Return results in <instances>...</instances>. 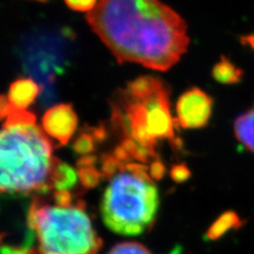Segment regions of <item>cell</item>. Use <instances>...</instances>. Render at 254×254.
Instances as JSON below:
<instances>
[{
  "label": "cell",
  "mask_w": 254,
  "mask_h": 254,
  "mask_svg": "<svg viewBox=\"0 0 254 254\" xmlns=\"http://www.w3.org/2000/svg\"><path fill=\"white\" fill-rule=\"evenodd\" d=\"M86 20L119 64L166 71L190 44L186 21L158 0H99Z\"/></svg>",
  "instance_id": "cell-1"
},
{
  "label": "cell",
  "mask_w": 254,
  "mask_h": 254,
  "mask_svg": "<svg viewBox=\"0 0 254 254\" xmlns=\"http://www.w3.org/2000/svg\"><path fill=\"white\" fill-rule=\"evenodd\" d=\"M35 122V116L27 110L13 109L5 118L0 134L2 193H46L53 189L58 158L52 155V143Z\"/></svg>",
  "instance_id": "cell-2"
},
{
  "label": "cell",
  "mask_w": 254,
  "mask_h": 254,
  "mask_svg": "<svg viewBox=\"0 0 254 254\" xmlns=\"http://www.w3.org/2000/svg\"><path fill=\"white\" fill-rule=\"evenodd\" d=\"M28 226L35 246L31 254H98L101 247L84 203L68 190H55L50 201L35 198Z\"/></svg>",
  "instance_id": "cell-3"
},
{
  "label": "cell",
  "mask_w": 254,
  "mask_h": 254,
  "mask_svg": "<svg viewBox=\"0 0 254 254\" xmlns=\"http://www.w3.org/2000/svg\"><path fill=\"white\" fill-rule=\"evenodd\" d=\"M159 202L157 187L146 166L122 163L103 194L102 218L118 234L139 235L152 227Z\"/></svg>",
  "instance_id": "cell-4"
},
{
  "label": "cell",
  "mask_w": 254,
  "mask_h": 254,
  "mask_svg": "<svg viewBox=\"0 0 254 254\" xmlns=\"http://www.w3.org/2000/svg\"><path fill=\"white\" fill-rule=\"evenodd\" d=\"M213 100L197 87L186 91L176 104L177 123L182 128H201L212 115Z\"/></svg>",
  "instance_id": "cell-5"
},
{
  "label": "cell",
  "mask_w": 254,
  "mask_h": 254,
  "mask_svg": "<svg viewBox=\"0 0 254 254\" xmlns=\"http://www.w3.org/2000/svg\"><path fill=\"white\" fill-rule=\"evenodd\" d=\"M77 116L71 104H58L48 109L43 117L45 132L57 140L62 146L66 145L77 127Z\"/></svg>",
  "instance_id": "cell-6"
},
{
  "label": "cell",
  "mask_w": 254,
  "mask_h": 254,
  "mask_svg": "<svg viewBox=\"0 0 254 254\" xmlns=\"http://www.w3.org/2000/svg\"><path fill=\"white\" fill-rule=\"evenodd\" d=\"M39 92H41V87L33 79L18 78L11 84L6 97L13 109L26 110L35 101Z\"/></svg>",
  "instance_id": "cell-7"
},
{
  "label": "cell",
  "mask_w": 254,
  "mask_h": 254,
  "mask_svg": "<svg viewBox=\"0 0 254 254\" xmlns=\"http://www.w3.org/2000/svg\"><path fill=\"white\" fill-rule=\"evenodd\" d=\"M234 132L238 142L254 154V108L236 118Z\"/></svg>",
  "instance_id": "cell-8"
},
{
  "label": "cell",
  "mask_w": 254,
  "mask_h": 254,
  "mask_svg": "<svg viewBox=\"0 0 254 254\" xmlns=\"http://www.w3.org/2000/svg\"><path fill=\"white\" fill-rule=\"evenodd\" d=\"M212 76L222 85H233L242 82L244 71L235 66L225 55H221L220 61L212 69Z\"/></svg>",
  "instance_id": "cell-9"
},
{
  "label": "cell",
  "mask_w": 254,
  "mask_h": 254,
  "mask_svg": "<svg viewBox=\"0 0 254 254\" xmlns=\"http://www.w3.org/2000/svg\"><path fill=\"white\" fill-rule=\"evenodd\" d=\"M76 172L70 165L64 163L60 159H58L52 178L53 189L57 190H68V189L73 188L76 185Z\"/></svg>",
  "instance_id": "cell-10"
},
{
  "label": "cell",
  "mask_w": 254,
  "mask_h": 254,
  "mask_svg": "<svg viewBox=\"0 0 254 254\" xmlns=\"http://www.w3.org/2000/svg\"><path fill=\"white\" fill-rule=\"evenodd\" d=\"M243 225L242 219L234 212H227L221 215L219 219L213 225L210 230L211 238L220 237L222 234L228 232L231 229H237Z\"/></svg>",
  "instance_id": "cell-11"
},
{
  "label": "cell",
  "mask_w": 254,
  "mask_h": 254,
  "mask_svg": "<svg viewBox=\"0 0 254 254\" xmlns=\"http://www.w3.org/2000/svg\"><path fill=\"white\" fill-rule=\"evenodd\" d=\"M95 142L94 138L92 137V134L88 132H82L79 136L75 139L73 143V149L76 154L86 156L89 153H92L95 149Z\"/></svg>",
  "instance_id": "cell-12"
},
{
  "label": "cell",
  "mask_w": 254,
  "mask_h": 254,
  "mask_svg": "<svg viewBox=\"0 0 254 254\" xmlns=\"http://www.w3.org/2000/svg\"><path fill=\"white\" fill-rule=\"evenodd\" d=\"M107 254H150L149 251L138 243L126 242L116 245Z\"/></svg>",
  "instance_id": "cell-13"
},
{
  "label": "cell",
  "mask_w": 254,
  "mask_h": 254,
  "mask_svg": "<svg viewBox=\"0 0 254 254\" xmlns=\"http://www.w3.org/2000/svg\"><path fill=\"white\" fill-rule=\"evenodd\" d=\"M78 177L81 179L84 187L94 188L99 185V182L103 176H102V173H100L94 168H86V169H79Z\"/></svg>",
  "instance_id": "cell-14"
},
{
  "label": "cell",
  "mask_w": 254,
  "mask_h": 254,
  "mask_svg": "<svg viewBox=\"0 0 254 254\" xmlns=\"http://www.w3.org/2000/svg\"><path fill=\"white\" fill-rule=\"evenodd\" d=\"M66 4L74 11L90 12L97 5V0H65Z\"/></svg>",
  "instance_id": "cell-15"
},
{
  "label": "cell",
  "mask_w": 254,
  "mask_h": 254,
  "mask_svg": "<svg viewBox=\"0 0 254 254\" xmlns=\"http://www.w3.org/2000/svg\"><path fill=\"white\" fill-rule=\"evenodd\" d=\"M171 175L175 181H184L189 178L190 176V171L188 170L185 164H177L174 165L171 171Z\"/></svg>",
  "instance_id": "cell-16"
},
{
  "label": "cell",
  "mask_w": 254,
  "mask_h": 254,
  "mask_svg": "<svg viewBox=\"0 0 254 254\" xmlns=\"http://www.w3.org/2000/svg\"><path fill=\"white\" fill-rule=\"evenodd\" d=\"M165 173V168L160 160H154V162L150 164L149 168V175L153 179L159 180L163 177Z\"/></svg>",
  "instance_id": "cell-17"
},
{
  "label": "cell",
  "mask_w": 254,
  "mask_h": 254,
  "mask_svg": "<svg viewBox=\"0 0 254 254\" xmlns=\"http://www.w3.org/2000/svg\"><path fill=\"white\" fill-rule=\"evenodd\" d=\"M98 161L97 156L93 155H86L82 156L78 159L76 164L79 169H86V168H91V166Z\"/></svg>",
  "instance_id": "cell-18"
},
{
  "label": "cell",
  "mask_w": 254,
  "mask_h": 254,
  "mask_svg": "<svg viewBox=\"0 0 254 254\" xmlns=\"http://www.w3.org/2000/svg\"><path fill=\"white\" fill-rule=\"evenodd\" d=\"M117 160H119L122 163H130V161L132 160V158L130 157V155L126 152V150L120 145V146H117L114 150V154H113Z\"/></svg>",
  "instance_id": "cell-19"
},
{
  "label": "cell",
  "mask_w": 254,
  "mask_h": 254,
  "mask_svg": "<svg viewBox=\"0 0 254 254\" xmlns=\"http://www.w3.org/2000/svg\"><path fill=\"white\" fill-rule=\"evenodd\" d=\"M89 132L92 134V137L94 138L95 142H103L107 138V131L104 126H97L93 127L89 130Z\"/></svg>",
  "instance_id": "cell-20"
},
{
  "label": "cell",
  "mask_w": 254,
  "mask_h": 254,
  "mask_svg": "<svg viewBox=\"0 0 254 254\" xmlns=\"http://www.w3.org/2000/svg\"><path fill=\"white\" fill-rule=\"evenodd\" d=\"M240 41L242 43V45L244 46H248L249 48L254 51V32L247 35H244L240 38Z\"/></svg>",
  "instance_id": "cell-21"
},
{
  "label": "cell",
  "mask_w": 254,
  "mask_h": 254,
  "mask_svg": "<svg viewBox=\"0 0 254 254\" xmlns=\"http://www.w3.org/2000/svg\"><path fill=\"white\" fill-rule=\"evenodd\" d=\"M38 1H47V0H38Z\"/></svg>",
  "instance_id": "cell-22"
}]
</instances>
